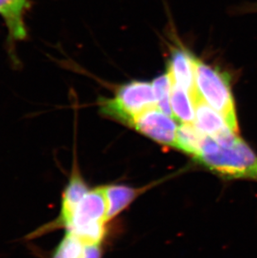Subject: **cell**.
<instances>
[{
    "label": "cell",
    "mask_w": 257,
    "mask_h": 258,
    "mask_svg": "<svg viewBox=\"0 0 257 258\" xmlns=\"http://www.w3.org/2000/svg\"><path fill=\"white\" fill-rule=\"evenodd\" d=\"M196 159L226 177L257 181V156L235 132L216 140L206 136Z\"/></svg>",
    "instance_id": "obj_1"
},
{
    "label": "cell",
    "mask_w": 257,
    "mask_h": 258,
    "mask_svg": "<svg viewBox=\"0 0 257 258\" xmlns=\"http://www.w3.org/2000/svg\"><path fill=\"white\" fill-rule=\"evenodd\" d=\"M196 86L206 103L223 117L233 132L238 133L235 104L231 92L228 74L208 66L202 61H196Z\"/></svg>",
    "instance_id": "obj_2"
},
{
    "label": "cell",
    "mask_w": 257,
    "mask_h": 258,
    "mask_svg": "<svg viewBox=\"0 0 257 258\" xmlns=\"http://www.w3.org/2000/svg\"><path fill=\"white\" fill-rule=\"evenodd\" d=\"M104 115L131 125L136 116L156 106L153 86L146 81H133L117 90L112 99L100 100Z\"/></svg>",
    "instance_id": "obj_3"
},
{
    "label": "cell",
    "mask_w": 257,
    "mask_h": 258,
    "mask_svg": "<svg viewBox=\"0 0 257 258\" xmlns=\"http://www.w3.org/2000/svg\"><path fill=\"white\" fill-rule=\"evenodd\" d=\"M106 196L104 187L90 190L77 205L73 214L63 228L67 232L76 233L94 225L107 222Z\"/></svg>",
    "instance_id": "obj_4"
},
{
    "label": "cell",
    "mask_w": 257,
    "mask_h": 258,
    "mask_svg": "<svg viewBox=\"0 0 257 258\" xmlns=\"http://www.w3.org/2000/svg\"><path fill=\"white\" fill-rule=\"evenodd\" d=\"M131 126L158 143L175 146L177 124L172 117L163 112L157 106L136 116Z\"/></svg>",
    "instance_id": "obj_5"
},
{
    "label": "cell",
    "mask_w": 257,
    "mask_h": 258,
    "mask_svg": "<svg viewBox=\"0 0 257 258\" xmlns=\"http://www.w3.org/2000/svg\"><path fill=\"white\" fill-rule=\"evenodd\" d=\"M89 190H90L85 180H83L77 169L75 167L68 184L63 189L62 201H61L60 212L58 217L53 222H50L49 225L40 228L37 231V233L42 235L44 232L55 230L59 227L63 228L73 214L77 205L80 203V201L82 200V198Z\"/></svg>",
    "instance_id": "obj_6"
},
{
    "label": "cell",
    "mask_w": 257,
    "mask_h": 258,
    "mask_svg": "<svg viewBox=\"0 0 257 258\" xmlns=\"http://www.w3.org/2000/svg\"><path fill=\"white\" fill-rule=\"evenodd\" d=\"M196 61L197 58L189 51L176 48L170 54L168 66V74L173 85L186 90L191 100L200 94L196 86Z\"/></svg>",
    "instance_id": "obj_7"
},
{
    "label": "cell",
    "mask_w": 257,
    "mask_h": 258,
    "mask_svg": "<svg viewBox=\"0 0 257 258\" xmlns=\"http://www.w3.org/2000/svg\"><path fill=\"white\" fill-rule=\"evenodd\" d=\"M192 102L196 110L195 124L205 135L216 140L233 132L223 117L206 103L200 94L192 99Z\"/></svg>",
    "instance_id": "obj_8"
},
{
    "label": "cell",
    "mask_w": 257,
    "mask_h": 258,
    "mask_svg": "<svg viewBox=\"0 0 257 258\" xmlns=\"http://www.w3.org/2000/svg\"><path fill=\"white\" fill-rule=\"evenodd\" d=\"M30 0H0V16L5 21L11 43L26 38L25 16Z\"/></svg>",
    "instance_id": "obj_9"
},
{
    "label": "cell",
    "mask_w": 257,
    "mask_h": 258,
    "mask_svg": "<svg viewBox=\"0 0 257 258\" xmlns=\"http://www.w3.org/2000/svg\"><path fill=\"white\" fill-rule=\"evenodd\" d=\"M100 244H85L77 236L66 232L49 258H101Z\"/></svg>",
    "instance_id": "obj_10"
},
{
    "label": "cell",
    "mask_w": 257,
    "mask_h": 258,
    "mask_svg": "<svg viewBox=\"0 0 257 258\" xmlns=\"http://www.w3.org/2000/svg\"><path fill=\"white\" fill-rule=\"evenodd\" d=\"M170 106L173 116L182 124H195L194 105L189 93L173 85L170 93Z\"/></svg>",
    "instance_id": "obj_11"
},
{
    "label": "cell",
    "mask_w": 257,
    "mask_h": 258,
    "mask_svg": "<svg viewBox=\"0 0 257 258\" xmlns=\"http://www.w3.org/2000/svg\"><path fill=\"white\" fill-rule=\"evenodd\" d=\"M104 189L108 207L107 221L119 214L138 194L136 189L125 185H110Z\"/></svg>",
    "instance_id": "obj_12"
},
{
    "label": "cell",
    "mask_w": 257,
    "mask_h": 258,
    "mask_svg": "<svg viewBox=\"0 0 257 258\" xmlns=\"http://www.w3.org/2000/svg\"><path fill=\"white\" fill-rule=\"evenodd\" d=\"M206 135L201 132L195 124H182L178 128L175 147L189 154L195 158L199 155Z\"/></svg>",
    "instance_id": "obj_13"
},
{
    "label": "cell",
    "mask_w": 257,
    "mask_h": 258,
    "mask_svg": "<svg viewBox=\"0 0 257 258\" xmlns=\"http://www.w3.org/2000/svg\"><path fill=\"white\" fill-rule=\"evenodd\" d=\"M154 94H155L156 106L163 112L170 116H173L172 110L170 106V93L172 87V81L169 74L158 76L154 80Z\"/></svg>",
    "instance_id": "obj_14"
}]
</instances>
